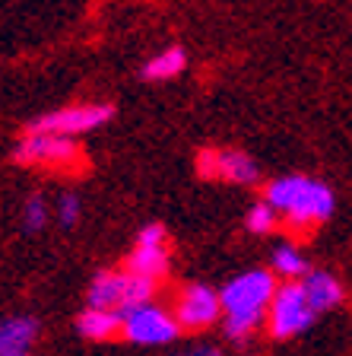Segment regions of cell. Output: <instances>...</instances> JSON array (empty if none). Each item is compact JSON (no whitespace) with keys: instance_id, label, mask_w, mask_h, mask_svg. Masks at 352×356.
I'll return each mask as SVG.
<instances>
[{"instance_id":"10","label":"cell","mask_w":352,"mask_h":356,"mask_svg":"<svg viewBox=\"0 0 352 356\" xmlns=\"http://www.w3.org/2000/svg\"><path fill=\"white\" fill-rule=\"evenodd\" d=\"M38 337V321L29 315L0 321V356H29V347Z\"/></svg>"},{"instance_id":"2","label":"cell","mask_w":352,"mask_h":356,"mask_svg":"<svg viewBox=\"0 0 352 356\" xmlns=\"http://www.w3.org/2000/svg\"><path fill=\"white\" fill-rule=\"evenodd\" d=\"M264 200L276 213L286 216L292 232H308L333 213V191L308 175L273 178L264 191Z\"/></svg>"},{"instance_id":"20","label":"cell","mask_w":352,"mask_h":356,"mask_svg":"<svg viewBox=\"0 0 352 356\" xmlns=\"http://www.w3.org/2000/svg\"><path fill=\"white\" fill-rule=\"evenodd\" d=\"M178 356H222V353H219V347H213V343H197V347H187Z\"/></svg>"},{"instance_id":"11","label":"cell","mask_w":352,"mask_h":356,"mask_svg":"<svg viewBox=\"0 0 352 356\" xmlns=\"http://www.w3.org/2000/svg\"><path fill=\"white\" fill-rule=\"evenodd\" d=\"M301 286H305V296H308V305L315 309V315H321V312H327V309H337V305L343 302V286H340V280L333 274H327V270H311V274L301 280Z\"/></svg>"},{"instance_id":"17","label":"cell","mask_w":352,"mask_h":356,"mask_svg":"<svg viewBox=\"0 0 352 356\" xmlns=\"http://www.w3.org/2000/svg\"><path fill=\"white\" fill-rule=\"evenodd\" d=\"M22 226H26V232H38L48 226V204H44V197L32 194V197L22 204Z\"/></svg>"},{"instance_id":"7","label":"cell","mask_w":352,"mask_h":356,"mask_svg":"<svg viewBox=\"0 0 352 356\" xmlns=\"http://www.w3.org/2000/svg\"><path fill=\"white\" fill-rule=\"evenodd\" d=\"M16 163L22 165H51V169H67L80 163V147L70 137L58 134H35L29 131L16 147Z\"/></svg>"},{"instance_id":"13","label":"cell","mask_w":352,"mask_h":356,"mask_svg":"<svg viewBox=\"0 0 352 356\" xmlns=\"http://www.w3.org/2000/svg\"><path fill=\"white\" fill-rule=\"evenodd\" d=\"M121 327H124L121 312H108V309H86L76 318V331L83 337H89V341H115Z\"/></svg>"},{"instance_id":"8","label":"cell","mask_w":352,"mask_h":356,"mask_svg":"<svg viewBox=\"0 0 352 356\" xmlns=\"http://www.w3.org/2000/svg\"><path fill=\"white\" fill-rule=\"evenodd\" d=\"M222 315L219 293L203 283H191L181 289V296L175 302V321L181 331H206L213 327Z\"/></svg>"},{"instance_id":"1","label":"cell","mask_w":352,"mask_h":356,"mask_svg":"<svg viewBox=\"0 0 352 356\" xmlns=\"http://www.w3.org/2000/svg\"><path fill=\"white\" fill-rule=\"evenodd\" d=\"M276 289H279L276 277L270 270L238 274L219 289V302L222 312H226V334L232 341H248L251 334L260 327Z\"/></svg>"},{"instance_id":"5","label":"cell","mask_w":352,"mask_h":356,"mask_svg":"<svg viewBox=\"0 0 352 356\" xmlns=\"http://www.w3.org/2000/svg\"><path fill=\"white\" fill-rule=\"evenodd\" d=\"M115 118V108L105 102H92V105H67V108L48 111L42 118H35L29 124V131L35 134H58V137H70L74 140L76 134L96 131V127L108 124Z\"/></svg>"},{"instance_id":"16","label":"cell","mask_w":352,"mask_h":356,"mask_svg":"<svg viewBox=\"0 0 352 356\" xmlns=\"http://www.w3.org/2000/svg\"><path fill=\"white\" fill-rule=\"evenodd\" d=\"M273 270L279 277H286L289 283H295V277L308 274V261H305V254L295 245H279L276 252H273Z\"/></svg>"},{"instance_id":"3","label":"cell","mask_w":352,"mask_h":356,"mask_svg":"<svg viewBox=\"0 0 352 356\" xmlns=\"http://www.w3.org/2000/svg\"><path fill=\"white\" fill-rule=\"evenodd\" d=\"M315 309L308 305V296H305V286L299 280L295 283H283L273 296L270 309H267V325H270V334L276 341H286V337H295V334L308 331L311 321H315Z\"/></svg>"},{"instance_id":"12","label":"cell","mask_w":352,"mask_h":356,"mask_svg":"<svg viewBox=\"0 0 352 356\" xmlns=\"http://www.w3.org/2000/svg\"><path fill=\"white\" fill-rule=\"evenodd\" d=\"M121 293H124V270H102L89 283L86 309H108L121 312Z\"/></svg>"},{"instance_id":"14","label":"cell","mask_w":352,"mask_h":356,"mask_svg":"<svg viewBox=\"0 0 352 356\" xmlns=\"http://www.w3.org/2000/svg\"><path fill=\"white\" fill-rule=\"evenodd\" d=\"M184 64H187V54H184V48H165V51H159L156 58H149L146 64H143V80H171V76H178L184 70Z\"/></svg>"},{"instance_id":"4","label":"cell","mask_w":352,"mask_h":356,"mask_svg":"<svg viewBox=\"0 0 352 356\" xmlns=\"http://www.w3.org/2000/svg\"><path fill=\"white\" fill-rule=\"evenodd\" d=\"M124 318V341L137 343V347H162V343H171L178 337V321H175V312L162 309L159 302H146L140 309H131L121 315Z\"/></svg>"},{"instance_id":"9","label":"cell","mask_w":352,"mask_h":356,"mask_svg":"<svg viewBox=\"0 0 352 356\" xmlns=\"http://www.w3.org/2000/svg\"><path fill=\"white\" fill-rule=\"evenodd\" d=\"M200 178H222L232 185H254L257 163L242 149H200L197 156Z\"/></svg>"},{"instance_id":"15","label":"cell","mask_w":352,"mask_h":356,"mask_svg":"<svg viewBox=\"0 0 352 356\" xmlns=\"http://www.w3.org/2000/svg\"><path fill=\"white\" fill-rule=\"evenodd\" d=\"M156 286H159V283L146 280V277L131 274V270L124 267V293H121V315H124V312H131V309H140V305L153 302V299H156Z\"/></svg>"},{"instance_id":"19","label":"cell","mask_w":352,"mask_h":356,"mask_svg":"<svg viewBox=\"0 0 352 356\" xmlns=\"http://www.w3.org/2000/svg\"><path fill=\"white\" fill-rule=\"evenodd\" d=\"M80 216H83V204H80V197L76 194H64V197L58 200V220H60V226H76L80 222Z\"/></svg>"},{"instance_id":"18","label":"cell","mask_w":352,"mask_h":356,"mask_svg":"<svg viewBox=\"0 0 352 356\" xmlns=\"http://www.w3.org/2000/svg\"><path fill=\"white\" fill-rule=\"evenodd\" d=\"M244 222H248V229H251V232L264 236V232H270L273 226H276V210H273L270 204H267V200H260V204H254V207L248 210Z\"/></svg>"},{"instance_id":"6","label":"cell","mask_w":352,"mask_h":356,"mask_svg":"<svg viewBox=\"0 0 352 356\" xmlns=\"http://www.w3.org/2000/svg\"><path fill=\"white\" fill-rule=\"evenodd\" d=\"M169 267H171L169 236H165V229H162L159 222H149V226L140 229L137 242H133V252H131V258H127V270L159 283L169 277Z\"/></svg>"}]
</instances>
